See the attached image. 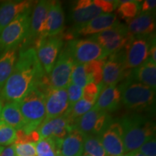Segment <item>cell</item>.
<instances>
[{
  "label": "cell",
  "instance_id": "1",
  "mask_svg": "<svg viewBox=\"0 0 156 156\" xmlns=\"http://www.w3.org/2000/svg\"><path fill=\"white\" fill-rule=\"evenodd\" d=\"M46 76L35 48L22 49L17 58L12 73L1 91L2 98L9 102H19L39 86Z\"/></svg>",
  "mask_w": 156,
  "mask_h": 156
},
{
  "label": "cell",
  "instance_id": "2",
  "mask_svg": "<svg viewBox=\"0 0 156 156\" xmlns=\"http://www.w3.org/2000/svg\"><path fill=\"white\" fill-rule=\"evenodd\" d=\"M122 131L124 153L136 151L148 140L155 137V124L147 116L134 114L118 120Z\"/></svg>",
  "mask_w": 156,
  "mask_h": 156
},
{
  "label": "cell",
  "instance_id": "3",
  "mask_svg": "<svg viewBox=\"0 0 156 156\" xmlns=\"http://www.w3.org/2000/svg\"><path fill=\"white\" fill-rule=\"evenodd\" d=\"M122 103L126 108L136 112L149 110L155 103V90L127 78L118 85Z\"/></svg>",
  "mask_w": 156,
  "mask_h": 156
},
{
  "label": "cell",
  "instance_id": "4",
  "mask_svg": "<svg viewBox=\"0 0 156 156\" xmlns=\"http://www.w3.org/2000/svg\"><path fill=\"white\" fill-rule=\"evenodd\" d=\"M18 103L25 122L22 131L25 134H30L39 127L46 116L44 90L40 86L35 87Z\"/></svg>",
  "mask_w": 156,
  "mask_h": 156
},
{
  "label": "cell",
  "instance_id": "5",
  "mask_svg": "<svg viewBox=\"0 0 156 156\" xmlns=\"http://www.w3.org/2000/svg\"><path fill=\"white\" fill-rule=\"evenodd\" d=\"M31 8L17 15L0 34V53L14 47L25 40L30 28Z\"/></svg>",
  "mask_w": 156,
  "mask_h": 156
},
{
  "label": "cell",
  "instance_id": "6",
  "mask_svg": "<svg viewBox=\"0 0 156 156\" xmlns=\"http://www.w3.org/2000/svg\"><path fill=\"white\" fill-rule=\"evenodd\" d=\"M155 41V34L129 36L124 49V67L126 71L140 67L149 58L150 48Z\"/></svg>",
  "mask_w": 156,
  "mask_h": 156
},
{
  "label": "cell",
  "instance_id": "7",
  "mask_svg": "<svg viewBox=\"0 0 156 156\" xmlns=\"http://www.w3.org/2000/svg\"><path fill=\"white\" fill-rule=\"evenodd\" d=\"M65 47L75 64H84L105 59L109 56L100 45L90 38L71 40Z\"/></svg>",
  "mask_w": 156,
  "mask_h": 156
},
{
  "label": "cell",
  "instance_id": "8",
  "mask_svg": "<svg viewBox=\"0 0 156 156\" xmlns=\"http://www.w3.org/2000/svg\"><path fill=\"white\" fill-rule=\"evenodd\" d=\"M90 38L97 42L110 55L124 48L129 36L126 25L119 22L99 34L91 36Z\"/></svg>",
  "mask_w": 156,
  "mask_h": 156
},
{
  "label": "cell",
  "instance_id": "9",
  "mask_svg": "<svg viewBox=\"0 0 156 156\" xmlns=\"http://www.w3.org/2000/svg\"><path fill=\"white\" fill-rule=\"evenodd\" d=\"M112 121L109 113L92 108L75 121L73 129L80 132L84 135L93 134L100 136Z\"/></svg>",
  "mask_w": 156,
  "mask_h": 156
},
{
  "label": "cell",
  "instance_id": "10",
  "mask_svg": "<svg viewBox=\"0 0 156 156\" xmlns=\"http://www.w3.org/2000/svg\"><path fill=\"white\" fill-rule=\"evenodd\" d=\"M74 62L66 47L58 54L51 72L46 77L48 85L51 88L66 89L70 83Z\"/></svg>",
  "mask_w": 156,
  "mask_h": 156
},
{
  "label": "cell",
  "instance_id": "11",
  "mask_svg": "<svg viewBox=\"0 0 156 156\" xmlns=\"http://www.w3.org/2000/svg\"><path fill=\"white\" fill-rule=\"evenodd\" d=\"M36 44V54L45 73L49 74L54 67L58 54L64 45L63 36L46 37L38 41Z\"/></svg>",
  "mask_w": 156,
  "mask_h": 156
},
{
  "label": "cell",
  "instance_id": "12",
  "mask_svg": "<svg viewBox=\"0 0 156 156\" xmlns=\"http://www.w3.org/2000/svg\"><path fill=\"white\" fill-rule=\"evenodd\" d=\"M129 71H126L124 67L123 48L110 54L103 65L102 82L98 85L100 91L105 87L116 85L128 75Z\"/></svg>",
  "mask_w": 156,
  "mask_h": 156
},
{
  "label": "cell",
  "instance_id": "13",
  "mask_svg": "<svg viewBox=\"0 0 156 156\" xmlns=\"http://www.w3.org/2000/svg\"><path fill=\"white\" fill-rule=\"evenodd\" d=\"M45 94L46 116L44 121L57 118L65 114L69 108V101L66 89H54L43 87Z\"/></svg>",
  "mask_w": 156,
  "mask_h": 156
},
{
  "label": "cell",
  "instance_id": "14",
  "mask_svg": "<svg viewBox=\"0 0 156 156\" xmlns=\"http://www.w3.org/2000/svg\"><path fill=\"white\" fill-rule=\"evenodd\" d=\"M51 1L42 0L39 1L35 6L31 13L30 28L28 34L25 41L30 44L31 42H37L41 40L44 34L45 23L49 10Z\"/></svg>",
  "mask_w": 156,
  "mask_h": 156
},
{
  "label": "cell",
  "instance_id": "15",
  "mask_svg": "<svg viewBox=\"0 0 156 156\" xmlns=\"http://www.w3.org/2000/svg\"><path fill=\"white\" fill-rule=\"evenodd\" d=\"M101 9L91 0H80L74 5L70 15L74 28L71 32L79 30L95 17L103 14Z\"/></svg>",
  "mask_w": 156,
  "mask_h": 156
},
{
  "label": "cell",
  "instance_id": "16",
  "mask_svg": "<svg viewBox=\"0 0 156 156\" xmlns=\"http://www.w3.org/2000/svg\"><path fill=\"white\" fill-rule=\"evenodd\" d=\"M101 142L108 156L124 154L122 141V131L119 121L113 120L100 135Z\"/></svg>",
  "mask_w": 156,
  "mask_h": 156
},
{
  "label": "cell",
  "instance_id": "17",
  "mask_svg": "<svg viewBox=\"0 0 156 156\" xmlns=\"http://www.w3.org/2000/svg\"><path fill=\"white\" fill-rule=\"evenodd\" d=\"M72 129V124L63 115L57 118L44 121L36 131L38 134L39 140L51 136L63 140Z\"/></svg>",
  "mask_w": 156,
  "mask_h": 156
},
{
  "label": "cell",
  "instance_id": "18",
  "mask_svg": "<svg viewBox=\"0 0 156 156\" xmlns=\"http://www.w3.org/2000/svg\"><path fill=\"white\" fill-rule=\"evenodd\" d=\"M119 22V21L118 20L116 13H103L95 17L79 30L69 33V36L70 38H73V37L93 36L111 28Z\"/></svg>",
  "mask_w": 156,
  "mask_h": 156
},
{
  "label": "cell",
  "instance_id": "19",
  "mask_svg": "<svg viewBox=\"0 0 156 156\" xmlns=\"http://www.w3.org/2000/svg\"><path fill=\"white\" fill-rule=\"evenodd\" d=\"M129 36H147L155 34V10L140 12L134 18L126 20Z\"/></svg>",
  "mask_w": 156,
  "mask_h": 156
},
{
  "label": "cell",
  "instance_id": "20",
  "mask_svg": "<svg viewBox=\"0 0 156 156\" xmlns=\"http://www.w3.org/2000/svg\"><path fill=\"white\" fill-rule=\"evenodd\" d=\"M64 22L65 17L61 3L57 1H51L45 23L42 39L61 34L64 28Z\"/></svg>",
  "mask_w": 156,
  "mask_h": 156
},
{
  "label": "cell",
  "instance_id": "21",
  "mask_svg": "<svg viewBox=\"0 0 156 156\" xmlns=\"http://www.w3.org/2000/svg\"><path fill=\"white\" fill-rule=\"evenodd\" d=\"M122 104V96L118 85H111L101 90L93 108L107 113L116 111Z\"/></svg>",
  "mask_w": 156,
  "mask_h": 156
},
{
  "label": "cell",
  "instance_id": "22",
  "mask_svg": "<svg viewBox=\"0 0 156 156\" xmlns=\"http://www.w3.org/2000/svg\"><path fill=\"white\" fill-rule=\"evenodd\" d=\"M125 78L156 89V63L148 58L140 67L131 69Z\"/></svg>",
  "mask_w": 156,
  "mask_h": 156
},
{
  "label": "cell",
  "instance_id": "23",
  "mask_svg": "<svg viewBox=\"0 0 156 156\" xmlns=\"http://www.w3.org/2000/svg\"><path fill=\"white\" fill-rule=\"evenodd\" d=\"M34 5L33 1H7L0 5V34L6 27L26 9Z\"/></svg>",
  "mask_w": 156,
  "mask_h": 156
},
{
  "label": "cell",
  "instance_id": "24",
  "mask_svg": "<svg viewBox=\"0 0 156 156\" xmlns=\"http://www.w3.org/2000/svg\"><path fill=\"white\" fill-rule=\"evenodd\" d=\"M84 134L77 129H72L62 140L60 147L62 156H82L84 153Z\"/></svg>",
  "mask_w": 156,
  "mask_h": 156
},
{
  "label": "cell",
  "instance_id": "25",
  "mask_svg": "<svg viewBox=\"0 0 156 156\" xmlns=\"http://www.w3.org/2000/svg\"><path fill=\"white\" fill-rule=\"evenodd\" d=\"M0 120L14 128L16 131L22 130L25 126V122L18 102L6 103L2 108Z\"/></svg>",
  "mask_w": 156,
  "mask_h": 156
},
{
  "label": "cell",
  "instance_id": "26",
  "mask_svg": "<svg viewBox=\"0 0 156 156\" xmlns=\"http://www.w3.org/2000/svg\"><path fill=\"white\" fill-rule=\"evenodd\" d=\"M17 47L3 52L0 56V90L2 89L9 76L12 73L17 61Z\"/></svg>",
  "mask_w": 156,
  "mask_h": 156
},
{
  "label": "cell",
  "instance_id": "27",
  "mask_svg": "<svg viewBox=\"0 0 156 156\" xmlns=\"http://www.w3.org/2000/svg\"><path fill=\"white\" fill-rule=\"evenodd\" d=\"M62 140L56 137L44 138L36 143V156H58L60 155V147Z\"/></svg>",
  "mask_w": 156,
  "mask_h": 156
},
{
  "label": "cell",
  "instance_id": "28",
  "mask_svg": "<svg viewBox=\"0 0 156 156\" xmlns=\"http://www.w3.org/2000/svg\"><path fill=\"white\" fill-rule=\"evenodd\" d=\"M85 153L91 156H108L98 135H84L83 143Z\"/></svg>",
  "mask_w": 156,
  "mask_h": 156
},
{
  "label": "cell",
  "instance_id": "29",
  "mask_svg": "<svg viewBox=\"0 0 156 156\" xmlns=\"http://www.w3.org/2000/svg\"><path fill=\"white\" fill-rule=\"evenodd\" d=\"M93 105H94L93 103L87 102L84 99L81 98L77 103H75L73 106L68 108V110L64 115L72 124L73 129V124L75 121L83 115L86 114L87 112H89L93 107Z\"/></svg>",
  "mask_w": 156,
  "mask_h": 156
},
{
  "label": "cell",
  "instance_id": "30",
  "mask_svg": "<svg viewBox=\"0 0 156 156\" xmlns=\"http://www.w3.org/2000/svg\"><path fill=\"white\" fill-rule=\"evenodd\" d=\"M105 62V59H101L84 64L89 83H93L97 85L101 83L103 79V68Z\"/></svg>",
  "mask_w": 156,
  "mask_h": 156
},
{
  "label": "cell",
  "instance_id": "31",
  "mask_svg": "<svg viewBox=\"0 0 156 156\" xmlns=\"http://www.w3.org/2000/svg\"><path fill=\"white\" fill-rule=\"evenodd\" d=\"M141 2L139 1H119L117 13L121 18L126 20L134 18L140 13Z\"/></svg>",
  "mask_w": 156,
  "mask_h": 156
},
{
  "label": "cell",
  "instance_id": "32",
  "mask_svg": "<svg viewBox=\"0 0 156 156\" xmlns=\"http://www.w3.org/2000/svg\"><path fill=\"white\" fill-rule=\"evenodd\" d=\"M17 131L14 128L0 120V145L9 146L15 144Z\"/></svg>",
  "mask_w": 156,
  "mask_h": 156
},
{
  "label": "cell",
  "instance_id": "33",
  "mask_svg": "<svg viewBox=\"0 0 156 156\" xmlns=\"http://www.w3.org/2000/svg\"><path fill=\"white\" fill-rule=\"evenodd\" d=\"M70 83L80 87L81 88H83L87 83H89L84 64L74 63L70 77Z\"/></svg>",
  "mask_w": 156,
  "mask_h": 156
},
{
  "label": "cell",
  "instance_id": "34",
  "mask_svg": "<svg viewBox=\"0 0 156 156\" xmlns=\"http://www.w3.org/2000/svg\"><path fill=\"white\" fill-rule=\"evenodd\" d=\"M99 93H100V89H99L98 85L93 83H89L83 88L82 98L87 102L94 104L97 100Z\"/></svg>",
  "mask_w": 156,
  "mask_h": 156
},
{
  "label": "cell",
  "instance_id": "35",
  "mask_svg": "<svg viewBox=\"0 0 156 156\" xmlns=\"http://www.w3.org/2000/svg\"><path fill=\"white\" fill-rule=\"evenodd\" d=\"M36 142H21L15 143L17 156H36Z\"/></svg>",
  "mask_w": 156,
  "mask_h": 156
},
{
  "label": "cell",
  "instance_id": "36",
  "mask_svg": "<svg viewBox=\"0 0 156 156\" xmlns=\"http://www.w3.org/2000/svg\"><path fill=\"white\" fill-rule=\"evenodd\" d=\"M67 93L68 95V101H69V108L72 107L82 98L83 95V88L77 86L73 83H69L67 88Z\"/></svg>",
  "mask_w": 156,
  "mask_h": 156
},
{
  "label": "cell",
  "instance_id": "37",
  "mask_svg": "<svg viewBox=\"0 0 156 156\" xmlns=\"http://www.w3.org/2000/svg\"><path fill=\"white\" fill-rule=\"evenodd\" d=\"M93 2L100 8L103 13H112L117 8L119 1L109 0H93Z\"/></svg>",
  "mask_w": 156,
  "mask_h": 156
},
{
  "label": "cell",
  "instance_id": "38",
  "mask_svg": "<svg viewBox=\"0 0 156 156\" xmlns=\"http://www.w3.org/2000/svg\"><path fill=\"white\" fill-rule=\"evenodd\" d=\"M138 152L145 156H156V140L155 136L145 142L138 150Z\"/></svg>",
  "mask_w": 156,
  "mask_h": 156
},
{
  "label": "cell",
  "instance_id": "39",
  "mask_svg": "<svg viewBox=\"0 0 156 156\" xmlns=\"http://www.w3.org/2000/svg\"><path fill=\"white\" fill-rule=\"evenodd\" d=\"M156 5V1L155 0H146V1L141 2L140 5V12H145L155 10Z\"/></svg>",
  "mask_w": 156,
  "mask_h": 156
},
{
  "label": "cell",
  "instance_id": "40",
  "mask_svg": "<svg viewBox=\"0 0 156 156\" xmlns=\"http://www.w3.org/2000/svg\"><path fill=\"white\" fill-rule=\"evenodd\" d=\"M0 156H17L15 153V144L3 147L2 151L0 153Z\"/></svg>",
  "mask_w": 156,
  "mask_h": 156
},
{
  "label": "cell",
  "instance_id": "41",
  "mask_svg": "<svg viewBox=\"0 0 156 156\" xmlns=\"http://www.w3.org/2000/svg\"><path fill=\"white\" fill-rule=\"evenodd\" d=\"M155 41L152 44L151 48H150L149 58H151L154 62L156 63V46H155Z\"/></svg>",
  "mask_w": 156,
  "mask_h": 156
},
{
  "label": "cell",
  "instance_id": "42",
  "mask_svg": "<svg viewBox=\"0 0 156 156\" xmlns=\"http://www.w3.org/2000/svg\"><path fill=\"white\" fill-rule=\"evenodd\" d=\"M132 156H145V155H144L143 154L140 153V152H138L137 151H132Z\"/></svg>",
  "mask_w": 156,
  "mask_h": 156
},
{
  "label": "cell",
  "instance_id": "43",
  "mask_svg": "<svg viewBox=\"0 0 156 156\" xmlns=\"http://www.w3.org/2000/svg\"><path fill=\"white\" fill-rule=\"evenodd\" d=\"M2 108H3V103H2V99L0 98V117H1V114H2Z\"/></svg>",
  "mask_w": 156,
  "mask_h": 156
},
{
  "label": "cell",
  "instance_id": "44",
  "mask_svg": "<svg viewBox=\"0 0 156 156\" xmlns=\"http://www.w3.org/2000/svg\"><path fill=\"white\" fill-rule=\"evenodd\" d=\"M132 152H129V153H124V154H122V155H116V156H132Z\"/></svg>",
  "mask_w": 156,
  "mask_h": 156
},
{
  "label": "cell",
  "instance_id": "45",
  "mask_svg": "<svg viewBox=\"0 0 156 156\" xmlns=\"http://www.w3.org/2000/svg\"><path fill=\"white\" fill-rule=\"evenodd\" d=\"M3 147H2V146H1V145H0V153H1V152H2V151Z\"/></svg>",
  "mask_w": 156,
  "mask_h": 156
},
{
  "label": "cell",
  "instance_id": "46",
  "mask_svg": "<svg viewBox=\"0 0 156 156\" xmlns=\"http://www.w3.org/2000/svg\"><path fill=\"white\" fill-rule=\"evenodd\" d=\"M82 156H91V155H87V154H86V153H84L83 155Z\"/></svg>",
  "mask_w": 156,
  "mask_h": 156
},
{
  "label": "cell",
  "instance_id": "47",
  "mask_svg": "<svg viewBox=\"0 0 156 156\" xmlns=\"http://www.w3.org/2000/svg\"><path fill=\"white\" fill-rule=\"evenodd\" d=\"M1 54H1V53H0V56H1Z\"/></svg>",
  "mask_w": 156,
  "mask_h": 156
}]
</instances>
